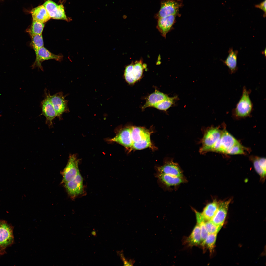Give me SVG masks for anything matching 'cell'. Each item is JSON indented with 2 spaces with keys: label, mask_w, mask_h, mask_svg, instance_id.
I'll return each mask as SVG.
<instances>
[{
  "label": "cell",
  "mask_w": 266,
  "mask_h": 266,
  "mask_svg": "<svg viewBox=\"0 0 266 266\" xmlns=\"http://www.w3.org/2000/svg\"><path fill=\"white\" fill-rule=\"evenodd\" d=\"M250 91L245 87L243 88L242 94L235 107L232 111L233 115L238 118L249 116L253 110V105L250 97Z\"/></svg>",
  "instance_id": "6da1fadb"
},
{
  "label": "cell",
  "mask_w": 266,
  "mask_h": 266,
  "mask_svg": "<svg viewBox=\"0 0 266 266\" xmlns=\"http://www.w3.org/2000/svg\"><path fill=\"white\" fill-rule=\"evenodd\" d=\"M146 65L141 60L132 63L126 67L124 72V77L126 81L129 84H133L141 77L144 69Z\"/></svg>",
  "instance_id": "7a4b0ae2"
},
{
  "label": "cell",
  "mask_w": 266,
  "mask_h": 266,
  "mask_svg": "<svg viewBox=\"0 0 266 266\" xmlns=\"http://www.w3.org/2000/svg\"><path fill=\"white\" fill-rule=\"evenodd\" d=\"M222 131L217 127H211L205 133L202 140V146L200 150L204 154L210 150L214 144L220 137Z\"/></svg>",
  "instance_id": "3957f363"
},
{
  "label": "cell",
  "mask_w": 266,
  "mask_h": 266,
  "mask_svg": "<svg viewBox=\"0 0 266 266\" xmlns=\"http://www.w3.org/2000/svg\"><path fill=\"white\" fill-rule=\"evenodd\" d=\"M79 160L75 154L70 155L67 165L62 172V183H65L74 178L79 172Z\"/></svg>",
  "instance_id": "277c9868"
},
{
  "label": "cell",
  "mask_w": 266,
  "mask_h": 266,
  "mask_svg": "<svg viewBox=\"0 0 266 266\" xmlns=\"http://www.w3.org/2000/svg\"><path fill=\"white\" fill-rule=\"evenodd\" d=\"M13 227L6 221L0 220V246L4 249L13 243Z\"/></svg>",
  "instance_id": "5b68a950"
},
{
  "label": "cell",
  "mask_w": 266,
  "mask_h": 266,
  "mask_svg": "<svg viewBox=\"0 0 266 266\" xmlns=\"http://www.w3.org/2000/svg\"><path fill=\"white\" fill-rule=\"evenodd\" d=\"M64 186L73 198L82 194L84 192L83 179L80 172L72 180L64 183Z\"/></svg>",
  "instance_id": "8992f818"
},
{
  "label": "cell",
  "mask_w": 266,
  "mask_h": 266,
  "mask_svg": "<svg viewBox=\"0 0 266 266\" xmlns=\"http://www.w3.org/2000/svg\"><path fill=\"white\" fill-rule=\"evenodd\" d=\"M50 98L56 112L57 117L61 119L62 115L64 113L69 111L68 101L65 100V96L61 92L49 96Z\"/></svg>",
  "instance_id": "52a82bcc"
},
{
  "label": "cell",
  "mask_w": 266,
  "mask_h": 266,
  "mask_svg": "<svg viewBox=\"0 0 266 266\" xmlns=\"http://www.w3.org/2000/svg\"><path fill=\"white\" fill-rule=\"evenodd\" d=\"M45 97L41 103L42 113L46 118V122L49 125L52 124V121L57 117L56 112L50 100L49 92L45 91Z\"/></svg>",
  "instance_id": "ba28073f"
},
{
  "label": "cell",
  "mask_w": 266,
  "mask_h": 266,
  "mask_svg": "<svg viewBox=\"0 0 266 266\" xmlns=\"http://www.w3.org/2000/svg\"><path fill=\"white\" fill-rule=\"evenodd\" d=\"M35 54V60L32 66V68L37 67L42 71L43 70V69L41 63L43 61L50 59H54L61 61L63 57L62 55H56L52 53L44 47L39 49Z\"/></svg>",
  "instance_id": "9c48e42d"
},
{
  "label": "cell",
  "mask_w": 266,
  "mask_h": 266,
  "mask_svg": "<svg viewBox=\"0 0 266 266\" xmlns=\"http://www.w3.org/2000/svg\"><path fill=\"white\" fill-rule=\"evenodd\" d=\"M181 6L179 2L173 0H166L162 2L158 14V18L176 15Z\"/></svg>",
  "instance_id": "30bf717a"
},
{
  "label": "cell",
  "mask_w": 266,
  "mask_h": 266,
  "mask_svg": "<svg viewBox=\"0 0 266 266\" xmlns=\"http://www.w3.org/2000/svg\"><path fill=\"white\" fill-rule=\"evenodd\" d=\"M231 199L225 201H220L217 210L213 217L210 220L215 225L222 226L225 219Z\"/></svg>",
  "instance_id": "8fae6325"
},
{
  "label": "cell",
  "mask_w": 266,
  "mask_h": 266,
  "mask_svg": "<svg viewBox=\"0 0 266 266\" xmlns=\"http://www.w3.org/2000/svg\"><path fill=\"white\" fill-rule=\"evenodd\" d=\"M109 141L117 143L126 148H131L133 142L131 137L130 128H123Z\"/></svg>",
  "instance_id": "7c38bea8"
},
{
  "label": "cell",
  "mask_w": 266,
  "mask_h": 266,
  "mask_svg": "<svg viewBox=\"0 0 266 266\" xmlns=\"http://www.w3.org/2000/svg\"><path fill=\"white\" fill-rule=\"evenodd\" d=\"M176 16V15H173L158 18L157 28L164 37L171 29L175 22Z\"/></svg>",
  "instance_id": "4fadbf2b"
},
{
  "label": "cell",
  "mask_w": 266,
  "mask_h": 266,
  "mask_svg": "<svg viewBox=\"0 0 266 266\" xmlns=\"http://www.w3.org/2000/svg\"><path fill=\"white\" fill-rule=\"evenodd\" d=\"M238 142L227 131L223 130L220 138V146L218 152L225 153L227 150Z\"/></svg>",
  "instance_id": "5bb4252c"
},
{
  "label": "cell",
  "mask_w": 266,
  "mask_h": 266,
  "mask_svg": "<svg viewBox=\"0 0 266 266\" xmlns=\"http://www.w3.org/2000/svg\"><path fill=\"white\" fill-rule=\"evenodd\" d=\"M159 173L179 177H183V174L178 164L172 161L166 162L157 168Z\"/></svg>",
  "instance_id": "9a60e30c"
},
{
  "label": "cell",
  "mask_w": 266,
  "mask_h": 266,
  "mask_svg": "<svg viewBox=\"0 0 266 266\" xmlns=\"http://www.w3.org/2000/svg\"><path fill=\"white\" fill-rule=\"evenodd\" d=\"M228 55L225 60H221L224 64L228 68L229 73H235L237 70V58L238 51L233 50L232 48H230L228 51Z\"/></svg>",
  "instance_id": "2e32d148"
},
{
  "label": "cell",
  "mask_w": 266,
  "mask_h": 266,
  "mask_svg": "<svg viewBox=\"0 0 266 266\" xmlns=\"http://www.w3.org/2000/svg\"><path fill=\"white\" fill-rule=\"evenodd\" d=\"M130 129L131 137L133 143L150 138V132L144 128L133 126L130 128Z\"/></svg>",
  "instance_id": "e0dca14e"
},
{
  "label": "cell",
  "mask_w": 266,
  "mask_h": 266,
  "mask_svg": "<svg viewBox=\"0 0 266 266\" xmlns=\"http://www.w3.org/2000/svg\"><path fill=\"white\" fill-rule=\"evenodd\" d=\"M168 97L167 95L156 91L147 97L145 103L142 106V109H144L149 107H154L156 104Z\"/></svg>",
  "instance_id": "ac0fdd59"
},
{
  "label": "cell",
  "mask_w": 266,
  "mask_h": 266,
  "mask_svg": "<svg viewBox=\"0 0 266 266\" xmlns=\"http://www.w3.org/2000/svg\"><path fill=\"white\" fill-rule=\"evenodd\" d=\"M31 12L33 20L41 23H44L51 18L43 5L33 8Z\"/></svg>",
  "instance_id": "d6986e66"
},
{
  "label": "cell",
  "mask_w": 266,
  "mask_h": 266,
  "mask_svg": "<svg viewBox=\"0 0 266 266\" xmlns=\"http://www.w3.org/2000/svg\"><path fill=\"white\" fill-rule=\"evenodd\" d=\"M157 176L160 181L167 186L177 185L185 181L183 177H177L160 173Z\"/></svg>",
  "instance_id": "ffe728a7"
},
{
  "label": "cell",
  "mask_w": 266,
  "mask_h": 266,
  "mask_svg": "<svg viewBox=\"0 0 266 266\" xmlns=\"http://www.w3.org/2000/svg\"><path fill=\"white\" fill-rule=\"evenodd\" d=\"M219 202L215 200L204 208L201 213L205 221L210 220L214 216L217 210Z\"/></svg>",
  "instance_id": "44dd1931"
},
{
  "label": "cell",
  "mask_w": 266,
  "mask_h": 266,
  "mask_svg": "<svg viewBox=\"0 0 266 266\" xmlns=\"http://www.w3.org/2000/svg\"><path fill=\"white\" fill-rule=\"evenodd\" d=\"M186 241L188 244L191 246L197 245L201 243L200 229L199 225L197 224L195 226Z\"/></svg>",
  "instance_id": "7402d4cb"
},
{
  "label": "cell",
  "mask_w": 266,
  "mask_h": 266,
  "mask_svg": "<svg viewBox=\"0 0 266 266\" xmlns=\"http://www.w3.org/2000/svg\"><path fill=\"white\" fill-rule=\"evenodd\" d=\"M43 5L46 9L51 18L54 19L58 11L59 5L51 0H48Z\"/></svg>",
  "instance_id": "603a6c76"
},
{
  "label": "cell",
  "mask_w": 266,
  "mask_h": 266,
  "mask_svg": "<svg viewBox=\"0 0 266 266\" xmlns=\"http://www.w3.org/2000/svg\"><path fill=\"white\" fill-rule=\"evenodd\" d=\"M44 26V23L33 20L32 24L27 30L31 36L42 34Z\"/></svg>",
  "instance_id": "cb8c5ba5"
},
{
  "label": "cell",
  "mask_w": 266,
  "mask_h": 266,
  "mask_svg": "<svg viewBox=\"0 0 266 266\" xmlns=\"http://www.w3.org/2000/svg\"><path fill=\"white\" fill-rule=\"evenodd\" d=\"M31 36V45L35 53L39 49L44 47V42L42 35V34H37Z\"/></svg>",
  "instance_id": "d4e9b609"
},
{
  "label": "cell",
  "mask_w": 266,
  "mask_h": 266,
  "mask_svg": "<svg viewBox=\"0 0 266 266\" xmlns=\"http://www.w3.org/2000/svg\"><path fill=\"white\" fill-rule=\"evenodd\" d=\"M217 234H208L206 239L201 243L203 247H204L205 246H206L211 253L212 252L215 247Z\"/></svg>",
  "instance_id": "484cf974"
},
{
  "label": "cell",
  "mask_w": 266,
  "mask_h": 266,
  "mask_svg": "<svg viewBox=\"0 0 266 266\" xmlns=\"http://www.w3.org/2000/svg\"><path fill=\"white\" fill-rule=\"evenodd\" d=\"M175 99V97H168L156 104L154 107L160 110L166 111L173 104Z\"/></svg>",
  "instance_id": "4316f807"
},
{
  "label": "cell",
  "mask_w": 266,
  "mask_h": 266,
  "mask_svg": "<svg viewBox=\"0 0 266 266\" xmlns=\"http://www.w3.org/2000/svg\"><path fill=\"white\" fill-rule=\"evenodd\" d=\"M153 146L150 138L133 143L131 148L136 150H140L148 147L153 148Z\"/></svg>",
  "instance_id": "83f0119b"
},
{
  "label": "cell",
  "mask_w": 266,
  "mask_h": 266,
  "mask_svg": "<svg viewBox=\"0 0 266 266\" xmlns=\"http://www.w3.org/2000/svg\"><path fill=\"white\" fill-rule=\"evenodd\" d=\"M245 149V148L238 142L227 150L225 153L230 155L244 154Z\"/></svg>",
  "instance_id": "f1b7e54d"
},
{
  "label": "cell",
  "mask_w": 266,
  "mask_h": 266,
  "mask_svg": "<svg viewBox=\"0 0 266 266\" xmlns=\"http://www.w3.org/2000/svg\"><path fill=\"white\" fill-rule=\"evenodd\" d=\"M205 225L209 234L217 233L222 227L215 225L210 220L207 221L205 222Z\"/></svg>",
  "instance_id": "f546056e"
},
{
  "label": "cell",
  "mask_w": 266,
  "mask_h": 266,
  "mask_svg": "<svg viewBox=\"0 0 266 266\" xmlns=\"http://www.w3.org/2000/svg\"><path fill=\"white\" fill-rule=\"evenodd\" d=\"M55 19H62L67 21H69V19L66 15L64 7L62 4L59 5L58 11L56 16L54 18Z\"/></svg>",
  "instance_id": "4dcf8cb0"
},
{
  "label": "cell",
  "mask_w": 266,
  "mask_h": 266,
  "mask_svg": "<svg viewBox=\"0 0 266 266\" xmlns=\"http://www.w3.org/2000/svg\"><path fill=\"white\" fill-rule=\"evenodd\" d=\"M197 223L200 227L202 242L206 239L209 234L206 228L205 220H203Z\"/></svg>",
  "instance_id": "1f68e13d"
},
{
  "label": "cell",
  "mask_w": 266,
  "mask_h": 266,
  "mask_svg": "<svg viewBox=\"0 0 266 266\" xmlns=\"http://www.w3.org/2000/svg\"><path fill=\"white\" fill-rule=\"evenodd\" d=\"M253 162L254 167L256 171L260 175L261 178L264 179L266 176V172L261 168L259 163L258 157L254 159Z\"/></svg>",
  "instance_id": "d6a6232c"
},
{
  "label": "cell",
  "mask_w": 266,
  "mask_h": 266,
  "mask_svg": "<svg viewBox=\"0 0 266 266\" xmlns=\"http://www.w3.org/2000/svg\"><path fill=\"white\" fill-rule=\"evenodd\" d=\"M258 158L259 165L262 170L266 172V159L263 157H258Z\"/></svg>",
  "instance_id": "836d02e7"
},
{
  "label": "cell",
  "mask_w": 266,
  "mask_h": 266,
  "mask_svg": "<svg viewBox=\"0 0 266 266\" xmlns=\"http://www.w3.org/2000/svg\"><path fill=\"white\" fill-rule=\"evenodd\" d=\"M266 0H265L259 4L256 5L255 6L256 7L261 9L264 12V13L263 15L264 17H265L266 16Z\"/></svg>",
  "instance_id": "e575fe53"
},
{
  "label": "cell",
  "mask_w": 266,
  "mask_h": 266,
  "mask_svg": "<svg viewBox=\"0 0 266 266\" xmlns=\"http://www.w3.org/2000/svg\"><path fill=\"white\" fill-rule=\"evenodd\" d=\"M4 249L2 248L0 246V255L4 254Z\"/></svg>",
  "instance_id": "d590c367"
},
{
  "label": "cell",
  "mask_w": 266,
  "mask_h": 266,
  "mask_svg": "<svg viewBox=\"0 0 266 266\" xmlns=\"http://www.w3.org/2000/svg\"><path fill=\"white\" fill-rule=\"evenodd\" d=\"M263 55L265 56V57H266V48H265V50L262 52L261 53Z\"/></svg>",
  "instance_id": "8d00e7d4"
},
{
  "label": "cell",
  "mask_w": 266,
  "mask_h": 266,
  "mask_svg": "<svg viewBox=\"0 0 266 266\" xmlns=\"http://www.w3.org/2000/svg\"><path fill=\"white\" fill-rule=\"evenodd\" d=\"M94 236H96V232L95 231H92L91 233Z\"/></svg>",
  "instance_id": "74e56055"
}]
</instances>
